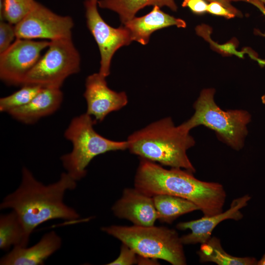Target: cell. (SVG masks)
Returning <instances> with one entry per match:
<instances>
[{"mask_svg":"<svg viewBox=\"0 0 265 265\" xmlns=\"http://www.w3.org/2000/svg\"><path fill=\"white\" fill-rule=\"evenodd\" d=\"M43 87L33 84H24L18 90L0 99V111L8 113L12 110L27 104Z\"/></svg>","mask_w":265,"mask_h":265,"instance_id":"22","label":"cell"},{"mask_svg":"<svg viewBox=\"0 0 265 265\" xmlns=\"http://www.w3.org/2000/svg\"><path fill=\"white\" fill-rule=\"evenodd\" d=\"M215 91L203 90L193 105V115L181 125L189 131L203 125L216 132L219 138L233 149L239 150L244 145L251 115L242 109L222 110L214 101Z\"/></svg>","mask_w":265,"mask_h":265,"instance_id":"6","label":"cell"},{"mask_svg":"<svg viewBox=\"0 0 265 265\" xmlns=\"http://www.w3.org/2000/svg\"><path fill=\"white\" fill-rule=\"evenodd\" d=\"M76 186L77 181L67 172L62 173L57 182L45 185L24 167L20 186L4 197L0 208L16 212L31 235L37 226L47 221L62 219L75 221L80 217L76 210L63 202L66 191Z\"/></svg>","mask_w":265,"mask_h":265,"instance_id":"1","label":"cell"},{"mask_svg":"<svg viewBox=\"0 0 265 265\" xmlns=\"http://www.w3.org/2000/svg\"><path fill=\"white\" fill-rule=\"evenodd\" d=\"M112 211L116 216L128 220L134 225L151 226L158 220L153 197L135 187L125 188Z\"/></svg>","mask_w":265,"mask_h":265,"instance_id":"13","label":"cell"},{"mask_svg":"<svg viewBox=\"0 0 265 265\" xmlns=\"http://www.w3.org/2000/svg\"><path fill=\"white\" fill-rule=\"evenodd\" d=\"M50 41L16 38L0 53V78L9 85H23L24 80L38 62Z\"/></svg>","mask_w":265,"mask_h":265,"instance_id":"9","label":"cell"},{"mask_svg":"<svg viewBox=\"0 0 265 265\" xmlns=\"http://www.w3.org/2000/svg\"><path fill=\"white\" fill-rule=\"evenodd\" d=\"M207 12L212 14L223 16L227 18H232L236 16L234 13L221 3L215 1L210 2L208 4Z\"/></svg>","mask_w":265,"mask_h":265,"instance_id":"25","label":"cell"},{"mask_svg":"<svg viewBox=\"0 0 265 265\" xmlns=\"http://www.w3.org/2000/svg\"><path fill=\"white\" fill-rule=\"evenodd\" d=\"M197 253L201 263L212 262L218 265H257L258 262L254 257H238L228 254L222 248L220 239L214 236L201 244Z\"/></svg>","mask_w":265,"mask_h":265,"instance_id":"18","label":"cell"},{"mask_svg":"<svg viewBox=\"0 0 265 265\" xmlns=\"http://www.w3.org/2000/svg\"><path fill=\"white\" fill-rule=\"evenodd\" d=\"M29 235L18 214L12 210L0 216V248L6 250L11 246L26 247Z\"/></svg>","mask_w":265,"mask_h":265,"instance_id":"17","label":"cell"},{"mask_svg":"<svg viewBox=\"0 0 265 265\" xmlns=\"http://www.w3.org/2000/svg\"><path fill=\"white\" fill-rule=\"evenodd\" d=\"M193 174L180 168L167 169L158 163L140 158L134 187L151 197L168 194L188 200L198 207L204 216L222 212L226 197L223 186L198 180Z\"/></svg>","mask_w":265,"mask_h":265,"instance_id":"2","label":"cell"},{"mask_svg":"<svg viewBox=\"0 0 265 265\" xmlns=\"http://www.w3.org/2000/svg\"><path fill=\"white\" fill-rule=\"evenodd\" d=\"M251 197L248 194L234 199L229 208L225 212L201 218L178 223L176 228L181 230L189 229L190 233L180 237L184 245L203 244L211 237L214 229L222 221L241 220L243 215L240 210L246 207Z\"/></svg>","mask_w":265,"mask_h":265,"instance_id":"12","label":"cell"},{"mask_svg":"<svg viewBox=\"0 0 265 265\" xmlns=\"http://www.w3.org/2000/svg\"><path fill=\"white\" fill-rule=\"evenodd\" d=\"M262 101L263 103L265 104V94L262 97Z\"/></svg>","mask_w":265,"mask_h":265,"instance_id":"31","label":"cell"},{"mask_svg":"<svg viewBox=\"0 0 265 265\" xmlns=\"http://www.w3.org/2000/svg\"><path fill=\"white\" fill-rule=\"evenodd\" d=\"M210 2H217L234 13L235 15L238 14V11L231 4V0H207Z\"/></svg>","mask_w":265,"mask_h":265,"instance_id":"27","label":"cell"},{"mask_svg":"<svg viewBox=\"0 0 265 265\" xmlns=\"http://www.w3.org/2000/svg\"><path fill=\"white\" fill-rule=\"evenodd\" d=\"M137 255L130 247L122 243L119 256L107 265H132L137 264Z\"/></svg>","mask_w":265,"mask_h":265,"instance_id":"24","label":"cell"},{"mask_svg":"<svg viewBox=\"0 0 265 265\" xmlns=\"http://www.w3.org/2000/svg\"><path fill=\"white\" fill-rule=\"evenodd\" d=\"M98 1L84 2L87 27L99 49L101 59L99 73L106 77L110 74L112 58L115 52L129 45L132 39L130 31L125 26L114 28L108 25L100 15Z\"/></svg>","mask_w":265,"mask_h":265,"instance_id":"10","label":"cell"},{"mask_svg":"<svg viewBox=\"0 0 265 265\" xmlns=\"http://www.w3.org/2000/svg\"><path fill=\"white\" fill-rule=\"evenodd\" d=\"M104 232L117 238L137 255L164 260L173 265H185L186 258L178 233L163 226L111 225Z\"/></svg>","mask_w":265,"mask_h":265,"instance_id":"4","label":"cell"},{"mask_svg":"<svg viewBox=\"0 0 265 265\" xmlns=\"http://www.w3.org/2000/svg\"><path fill=\"white\" fill-rule=\"evenodd\" d=\"M80 60L72 37L51 41L45 53L26 76L23 85L60 88L68 77L80 71Z\"/></svg>","mask_w":265,"mask_h":265,"instance_id":"7","label":"cell"},{"mask_svg":"<svg viewBox=\"0 0 265 265\" xmlns=\"http://www.w3.org/2000/svg\"><path fill=\"white\" fill-rule=\"evenodd\" d=\"M74 26L71 17L58 15L36 2L29 12L15 25V29L17 38L51 41L72 37Z\"/></svg>","mask_w":265,"mask_h":265,"instance_id":"8","label":"cell"},{"mask_svg":"<svg viewBox=\"0 0 265 265\" xmlns=\"http://www.w3.org/2000/svg\"><path fill=\"white\" fill-rule=\"evenodd\" d=\"M158 220L161 222L172 223L180 216L199 210L192 202L168 194H158L153 197Z\"/></svg>","mask_w":265,"mask_h":265,"instance_id":"19","label":"cell"},{"mask_svg":"<svg viewBox=\"0 0 265 265\" xmlns=\"http://www.w3.org/2000/svg\"><path fill=\"white\" fill-rule=\"evenodd\" d=\"M124 25L130 31L132 41L143 45L148 43L151 34L157 30L172 26H186L184 20L163 12L156 5L146 15L134 17Z\"/></svg>","mask_w":265,"mask_h":265,"instance_id":"16","label":"cell"},{"mask_svg":"<svg viewBox=\"0 0 265 265\" xmlns=\"http://www.w3.org/2000/svg\"><path fill=\"white\" fill-rule=\"evenodd\" d=\"M97 123L86 113L75 117L64 132L65 137L71 142L72 151L61 157L67 172L76 181L84 177L86 167L96 156L110 151L128 149L127 141H114L104 137L94 129Z\"/></svg>","mask_w":265,"mask_h":265,"instance_id":"5","label":"cell"},{"mask_svg":"<svg viewBox=\"0 0 265 265\" xmlns=\"http://www.w3.org/2000/svg\"><path fill=\"white\" fill-rule=\"evenodd\" d=\"M98 5L102 8L118 14L123 25L133 18L139 10L147 6H167L174 11L177 9L174 0H100Z\"/></svg>","mask_w":265,"mask_h":265,"instance_id":"20","label":"cell"},{"mask_svg":"<svg viewBox=\"0 0 265 265\" xmlns=\"http://www.w3.org/2000/svg\"><path fill=\"white\" fill-rule=\"evenodd\" d=\"M62 100L63 93L60 88H42L27 104L7 113L17 121L31 124L55 112L60 106Z\"/></svg>","mask_w":265,"mask_h":265,"instance_id":"15","label":"cell"},{"mask_svg":"<svg viewBox=\"0 0 265 265\" xmlns=\"http://www.w3.org/2000/svg\"><path fill=\"white\" fill-rule=\"evenodd\" d=\"M257 265H265V253L261 259L258 261Z\"/></svg>","mask_w":265,"mask_h":265,"instance_id":"30","label":"cell"},{"mask_svg":"<svg viewBox=\"0 0 265 265\" xmlns=\"http://www.w3.org/2000/svg\"><path fill=\"white\" fill-rule=\"evenodd\" d=\"M15 25L6 21L0 22V53L5 51L16 39Z\"/></svg>","mask_w":265,"mask_h":265,"instance_id":"23","label":"cell"},{"mask_svg":"<svg viewBox=\"0 0 265 265\" xmlns=\"http://www.w3.org/2000/svg\"><path fill=\"white\" fill-rule=\"evenodd\" d=\"M157 259L137 255V264L138 265H157Z\"/></svg>","mask_w":265,"mask_h":265,"instance_id":"28","label":"cell"},{"mask_svg":"<svg viewBox=\"0 0 265 265\" xmlns=\"http://www.w3.org/2000/svg\"><path fill=\"white\" fill-rule=\"evenodd\" d=\"M106 78L98 73L89 75L85 80L83 96L87 103L86 113L97 123L103 121L110 113L124 107L128 102L126 93L110 89Z\"/></svg>","mask_w":265,"mask_h":265,"instance_id":"11","label":"cell"},{"mask_svg":"<svg viewBox=\"0 0 265 265\" xmlns=\"http://www.w3.org/2000/svg\"><path fill=\"white\" fill-rule=\"evenodd\" d=\"M90 0L94 1H98V0Z\"/></svg>","mask_w":265,"mask_h":265,"instance_id":"33","label":"cell"},{"mask_svg":"<svg viewBox=\"0 0 265 265\" xmlns=\"http://www.w3.org/2000/svg\"><path fill=\"white\" fill-rule=\"evenodd\" d=\"M1 21H6L15 25L32 9L35 0H0Z\"/></svg>","mask_w":265,"mask_h":265,"instance_id":"21","label":"cell"},{"mask_svg":"<svg viewBox=\"0 0 265 265\" xmlns=\"http://www.w3.org/2000/svg\"><path fill=\"white\" fill-rule=\"evenodd\" d=\"M62 239L52 231L43 236L40 240L30 247H14L0 260L1 265H43L45 260L59 249Z\"/></svg>","mask_w":265,"mask_h":265,"instance_id":"14","label":"cell"},{"mask_svg":"<svg viewBox=\"0 0 265 265\" xmlns=\"http://www.w3.org/2000/svg\"><path fill=\"white\" fill-rule=\"evenodd\" d=\"M208 4L205 0H184L183 7H187L195 14H201L207 12Z\"/></svg>","mask_w":265,"mask_h":265,"instance_id":"26","label":"cell"},{"mask_svg":"<svg viewBox=\"0 0 265 265\" xmlns=\"http://www.w3.org/2000/svg\"><path fill=\"white\" fill-rule=\"evenodd\" d=\"M261 0L265 5V0Z\"/></svg>","mask_w":265,"mask_h":265,"instance_id":"32","label":"cell"},{"mask_svg":"<svg viewBox=\"0 0 265 265\" xmlns=\"http://www.w3.org/2000/svg\"><path fill=\"white\" fill-rule=\"evenodd\" d=\"M249 2L257 7L265 16V6L264 3L260 0H240ZM265 36V34H264Z\"/></svg>","mask_w":265,"mask_h":265,"instance_id":"29","label":"cell"},{"mask_svg":"<svg viewBox=\"0 0 265 265\" xmlns=\"http://www.w3.org/2000/svg\"><path fill=\"white\" fill-rule=\"evenodd\" d=\"M128 149L140 158L193 173L196 169L187 151L195 143L189 131L176 126L171 117L154 122L129 135Z\"/></svg>","mask_w":265,"mask_h":265,"instance_id":"3","label":"cell"}]
</instances>
